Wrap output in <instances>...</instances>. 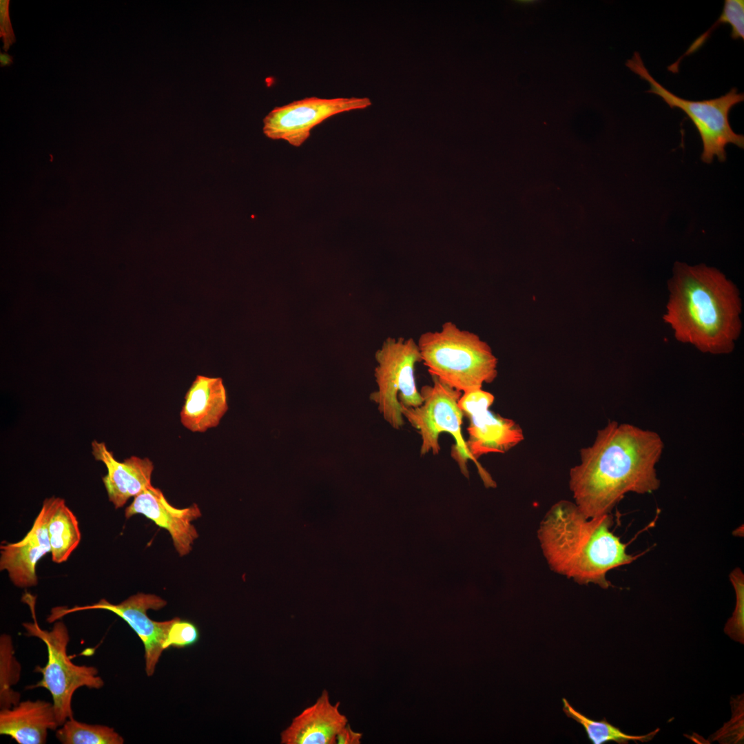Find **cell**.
<instances>
[{
    "mask_svg": "<svg viewBox=\"0 0 744 744\" xmlns=\"http://www.w3.org/2000/svg\"><path fill=\"white\" fill-rule=\"evenodd\" d=\"M91 446L95 459L107 468V473L102 479L108 499L115 508L123 507L130 498L152 485L154 464L148 457L134 455L119 462L104 442L94 440Z\"/></svg>",
    "mask_w": 744,
    "mask_h": 744,
    "instance_id": "obj_14",
    "label": "cell"
},
{
    "mask_svg": "<svg viewBox=\"0 0 744 744\" xmlns=\"http://www.w3.org/2000/svg\"><path fill=\"white\" fill-rule=\"evenodd\" d=\"M199 638V630L194 623L175 617L169 629L164 649L187 648L196 643Z\"/></svg>",
    "mask_w": 744,
    "mask_h": 744,
    "instance_id": "obj_24",
    "label": "cell"
},
{
    "mask_svg": "<svg viewBox=\"0 0 744 744\" xmlns=\"http://www.w3.org/2000/svg\"><path fill=\"white\" fill-rule=\"evenodd\" d=\"M664 321L677 340L703 353H731L740 335L741 301L732 282L705 264L676 262Z\"/></svg>",
    "mask_w": 744,
    "mask_h": 744,
    "instance_id": "obj_2",
    "label": "cell"
},
{
    "mask_svg": "<svg viewBox=\"0 0 744 744\" xmlns=\"http://www.w3.org/2000/svg\"><path fill=\"white\" fill-rule=\"evenodd\" d=\"M612 525L611 514L587 518L575 503H555L537 530L550 568L580 585L591 583L603 589L612 586L607 573L638 557L628 553L627 544L611 531Z\"/></svg>",
    "mask_w": 744,
    "mask_h": 744,
    "instance_id": "obj_3",
    "label": "cell"
},
{
    "mask_svg": "<svg viewBox=\"0 0 744 744\" xmlns=\"http://www.w3.org/2000/svg\"><path fill=\"white\" fill-rule=\"evenodd\" d=\"M374 377L377 390L370 395L388 424L396 430L405 424L402 408H415L422 404L415 383V369L422 362L420 352L413 338H386L375 355Z\"/></svg>",
    "mask_w": 744,
    "mask_h": 744,
    "instance_id": "obj_7",
    "label": "cell"
},
{
    "mask_svg": "<svg viewBox=\"0 0 744 744\" xmlns=\"http://www.w3.org/2000/svg\"><path fill=\"white\" fill-rule=\"evenodd\" d=\"M417 344L431 376L462 393L482 389L497 376V358L488 343L453 322L422 333Z\"/></svg>",
    "mask_w": 744,
    "mask_h": 744,
    "instance_id": "obj_4",
    "label": "cell"
},
{
    "mask_svg": "<svg viewBox=\"0 0 744 744\" xmlns=\"http://www.w3.org/2000/svg\"><path fill=\"white\" fill-rule=\"evenodd\" d=\"M370 105L368 98L305 97L271 110L263 119V133L269 138L283 140L293 147H300L309 137L311 130L324 121Z\"/></svg>",
    "mask_w": 744,
    "mask_h": 744,
    "instance_id": "obj_11",
    "label": "cell"
},
{
    "mask_svg": "<svg viewBox=\"0 0 744 744\" xmlns=\"http://www.w3.org/2000/svg\"><path fill=\"white\" fill-rule=\"evenodd\" d=\"M166 604L165 600L156 595L138 592L117 604L101 599L92 604L76 606L70 608L54 607L52 608L47 621L52 623L67 614L83 610H104L113 612L123 619L143 642L145 672L150 676L154 674L156 665L165 650L164 645L174 619L164 621H154L149 617L147 611L160 610Z\"/></svg>",
    "mask_w": 744,
    "mask_h": 744,
    "instance_id": "obj_10",
    "label": "cell"
},
{
    "mask_svg": "<svg viewBox=\"0 0 744 744\" xmlns=\"http://www.w3.org/2000/svg\"><path fill=\"white\" fill-rule=\"evenodd\" d=\"M62 498L45 499L32 528L24 537L14 543L2 542L0 546V570L8 572L17 587L26 588L38 583L37 565L51 548L48 524Z\"/></svg>",
    "mask_w": 744,
    "mask_h": 744,
    "instance_id": "obj_12",
    "label": "cell"
},
{
    "mask_svg": "<svg viewBox=\"0 0 744 744\" xmlns=\"http://www.w3.org/2000/svg\"><path fill=\"white\" fill-rule=\"evenodd\" d=\"M227 410L223 379L198 375L185 395L180 420L189 431L203 433L217 426Z\"/></svg>",
    "mask_w": 744,
    "mask_h": 744,
    "instance_id": "obj_16",
    "label": "cell"
},
{
    "mask_svg": "<svg viewBox=\"0 0 744 744\" xmlns=\"http://www.w3.org/2000/svg\"><path fill=\"white\" fill-rule=\"evenodd\" d=\"M57 739L63 744H122L124 740L115 730L106 725H90L68 719L56 730Z\"/></svg>",
    "mask_w": 744,
    "mask_h": 744,
    "instance_id": "obj_20",
    "label": "cell"
},
{
    "mask_svg": "<svg viewBox=\"0 0 744 744\" xmlns=\"http://www.w3.org/2000/svg\"><path fill=\"white\" fill-rule=\"evenodd\" d=\"M626 65L649 83L648 93L659 96L671 108L681 109L693 122L703 143L702 161L710 164L716 157L719 161L724 162L725 147L729 143L743 148L744 136L733 131L728 117L732 107L744 100L743 93H738L736 87L718 98L690 101L679 97L658 83L649 73L639 52H635Z\"/></svg>",
    "mask_w": 744,
    "mask_h": 744,
    "instance_id": "obj_6",
    "label": "cell"
},
{
    "mask_svg": "<svg viewBox=\"0 0 744 744\" xmlns=\"http://www.w3.org/2000/svg\"><path fill=\"white\" fill-rule=\"evenodd\" d=\"M22 600L29 606L33 619V622L23 623L26 635L41 640L48 650L46 665L35 668V672L42 674V679L34 687L43 688L50 692L56 719L61 726L73 718L72 699L74 692L81 687L99 689L104 682L96 668L78 665L71 661L67 654L70 636L65 623L57 621L50 630L42 629L36 616V597L26 592Z\"/></svg>",
    "mask_w": 744,
    "mask_h": 744,
    "instance_id": "obj_5",
    "label": "cell"
},
{
    "mask_svg": "<svg viewBox=\"0 0 744 744\" xmlns=\"http://www.w3.org/2000/svg\"><path fill=\"white\" fill-rule=\"evenodd\" d=\"M730 580L736 593V606L732 616L725 624L724 631L734 640L744 641V574L736 568L730 574Z\"/></svg>",
    "mask_w": 744,
    "mask_h": 744,
    "instance_id": "obj_23",
    "label": "cell"
},
{
    "mask_svg": "<svg viewBox=\"0 0 744 744\" xmlns=\"http://www.w3.org/2000/svg\"><path fill=\"white\" fill-rule=\"evenodd\" d=\"M9 0L0 1V37L3 41V49L7 51L16 41L9 14Z\"/></svg>",
    "mask_w": 744,
    "mask_h": 744,
    "instance_id": "obj_25",
    "label": "cell"
},
{
    "mask_svg": "<svg viewBox=\"0 0 744 744\" xmlns=\"http://www.w3.org/2000/svg\"><path fill=\"white\" fill-rule=\"evenodd\" d=\"M340 703L333 705L327 690L316 703L294 717L280 734L282 744H335L338 732L348 720L339 710Z\"/></svg>",
    "mask_w": 744,
    "mask_h": 744,
    "instance_id": "obj_15",
    "label": "cell"
},
{
    "mask_svg": "<svg viewBox=\"0 0 744 744\" xmlns=\"http://www.w3.org/2000/svg\"><path fill=\"white\" fill-rule=\"evenodd\" d=\"M563 711L566 715L581 724L593 744H603L613 741L619 744L628 743L629 741L648 742L652 740L659 732L657 729L642 736L630 735L623 732L619 728L608 722L606 719L595 721L575 710L566 699H562Z\"/></svg>",
    "mask_w": 744,
    "mask_h": 744,
    "instance_id": "obj_19",
    "label": "cell"
},
{
    "mask_svg": "<svg viewBox=\"0 0 744 744\" xmlns=\"http://www.w3.org/2000/svg\"><path fill=\"white\" fill-rule=\"evenodd\" d=\"M431 378L432 385H424L420 389L422 404L415 408H402V413L421 437L422 456L439 454L440 433L452 435L455 444L452 446L451 456L457 462L462 473L468 477L467 462L472 459L462 435L464 414L458 406L462 393L435 376Z\"/></svg>",
    "mask_w": 744,
    "mask_h": 744,
    "instance_id": "obj_8",
    "label": "cell"
},
{
    "mask_svg": "<svg viewBox=\"0 0 744 744\" xmlns=\"http://www.w3.org/2000/svg\"><path fill=\"white\" fill-rule=\"evenodd\" d=\"M664 443L655 431L610 421L592 445L581 448L569 473L575 503L587 518L611 514L628 493H651L660 486L656 466Z\"/></svg>",
    "mask_w": 744,
    "mask_h": 744,
    "instance_id": "obj_1",
    "label": "cell"
},
{
    "mask_svg": "<svg viewBox=\"0 0 744 744\" xmlns=\"http://www.w3.org/2000/svg\"><path fill=\"white\" fill-rule=\"evenodd\" d=\"M360 738L361 734L353 731L347 723L338 732L335 741L338 744H358Z\"/></svg>",
    "mask_w": 744,
    "mask_h": 744,
    "instance_id": "obj_26",
    "label": "cell"
},
{
    "mask_svg": "<svg viewBox=\"0 0 744 744\" xmlns=\"http://www.w3.org/2000/svg\"><path fill=\"white\" fill-rule=\"evenodd\" d=\"M494 395L482 389L463 393L458 406L469 420L466 449L478 469L486 487H495L489 473L477 459L489 453H504L524 438L521 428L514 420L489 411Z\"/></svg>",
    "mask_w": 744,
    "mask_h": 744,
    "instance_id": "obj_9",
    "label": "cell"
},
{
    "mask_svg": "<svg viewBox=\"0 0 744 744\" xmlns=\"http://www.w3.org/2000/svg\"><path fill=\"white\" fill-rule=\"evenodd\" d=\"M13 63V57L7 52H0L1 67L9 66Z\"/></svg>",
    "mask_w": 744,
    "mask_h": 744,
    "instance_id": "obj_27",
    "label": "cell"
},
{
    "mask_svg": "<svg viewBox=\"0 0 744 744\" xmlns=\"http://www.w3.org/2000/svg\"><path fill=\"white\" fill-rule=\"evenodd\" d=\"M138 514L169 532L174 546L180 557L192 551L194 541L198 537L192 522L202 515L196 504L183 508H176L166 499L159 488L151 485L134 497L125 510L127 519Z\"/></svg>",
    "mask_w": 744,
    "mask_h": 744,
    "instance_id": "obj_13",
    "label": "cell"
},
{
    "mask_svg": "<svg viewBox=\"0 0 744 744\" xmlns=\"http://www.w3.org/2000/svg\"><path fill=\"white\" fill-rule=\"evenodd\" d=\"M58 726L53 704L45 701H25L0 712V734L19 744L45 743L48 730Z\"/></svg>",
    "mask_w": 744,
    "mask_h": 744,
    "instance_id": "obj_17",
    "label": "cell"
},
{
    "mask_svg": "<svg viewBox=\"0 0 744 744\" xmlns=\"http://www.w3.org/2000/svg\"><path fill=\"white\" fill-rule=\"evenodd\" d=\"M721 23H728L731 25V37L733 39L744 38V1L743 0H725L723 12L715 23L704 34L697 38L689 47L685 53L674 63L668 67V70L675 73L678 72L679 63L685 56L691 54L705 43L708 37Z\"/></svg>",
    "mask_w": 744,
    "mask_h": 744,
    "instance_id": "obj_22",
    "label": "cell"
},
{
    "mask_svg": "<svg viewBox=\"0 0 744 744\" xmlns=\"http://www.w3.org/2000/svg\"><path fill=\"white\" fill-rule=\"evenodd\" d=\"M48 529L52 561L65 562L78 547L81 534L76 515L63 499L51 517Z\"/></svg>",
    "mask_w": 744,
    "mask_h": 744,
    "instance_id": "obj_18",
    "label": "cell"
},
{
    "mask_svg": "<svg viewBox=\"0 0 744 744\" xmlns=\"http://www.w3.org/2000/svg\"><path fill=\"white\" fill-rule=\"evenodd\" d=\"M21 667L14 657L11 637H0V707L10 708L19 703L20 694L11 688L20 678Z\"/></svg>",
    "mask_w": 744,
    "mask_h": 744,
    "instance_id": "obj_21",
    "label": "cell"
}]
</instances>
